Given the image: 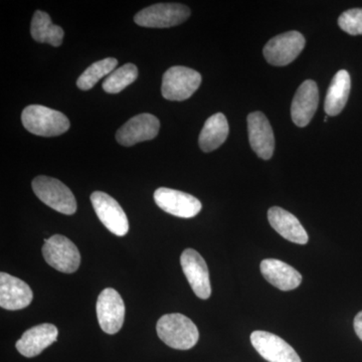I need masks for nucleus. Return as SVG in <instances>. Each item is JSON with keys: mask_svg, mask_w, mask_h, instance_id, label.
Listing matches in <instances>:
<instances>
[{"mask_svg": "<svg viewBox=\"0 0 362 362\" xmlns=\"http://www.w3.org/2000/svg\"><path fill=\"white\" fill-rule=\"evenodd\" d=\"M159 338L171 349L188 350L199 339L197 325L188 317L180 313L166 314L156 325Z\"/></svg>", "mask_w": 362, "mask_h": 362, "instance_id": "obj_1", "label": "nucleus"}, {"mask_svg": "<svg viewBox=\"0 0 362 362\" xmlns=\"http://www.w3.org/2000/svg\"><path fill=\"white\" fill-rule=\"evenodd\" d=\"M21 121L28 132L44 137L64 134L71 126L65 114L40 105L26 107L21 114Z\"/></svg>", "mask_w": 362, "mask_h": 362, "instance_id": "obj_2", "label": "nucleus"}, {"mask_svg": "<svg viewBox=\"0 0 362 362\" xmlns=\"http://www.w3.org/2000/svg\"><path fill=\"white\" fill-rule=\"evenodd\" d=\"M35 195L59 213L71 216L77 211V202L70 188L62 181L47 176H37L33 181Z\"/></svg>", "mask_w": 362, "mask_h": 362, "instance_id": "obj_3", "label": "nucleus"}, {"mask_svg": "<svg viewBox=\"0 0 362 362\" xmlns=\"http://www.w3.org/2000/svg\"><path fill=\"white\" fill-rule=\"evenodd\" d=\"M202 84L199 71L176 66L168 69L162 78V96L169 101H185L197 92Z\"/></svg>", "mask_w": 362, "mask_h": 362, "instance_id": "obj_4", "label": "nucleus"}, {"mask_svg": "<svg viewBox=\"0 0 362 362\" xmlns=\"http://www.w3.org/2000/svg\"><path fill=\"white\" fill-rule=\"evenodd\" d=\"M42 256L49 266L62 273H75L81 264L77 246L65 235H54L45 240Z\"/></svg>", "mask_w": 362, "mask_h": 362, "instance_id": "obj_5", "label": "nucleus"}, {"mask_svg": "<svg viewBox=\"0 0 362 362\" xmlns=\"http://www.w3.org/2000/svg\"><path fill=\"white\" fill-rule=\"evenodd\" d=\"M189 16V8L183 4H158L140 11L134 21L144 28H165L180 25Z\"/></svg>", "mask_w": 362, "mask_h": 362, "instance_id": "obj_6", "label": "nucleus"}, {"mask_svg": "<svg viewBox=\"0 0 362 362\" xmlns=\"http://www.w3.org/2000/svg\"><path fill=\"white\" fill-rule=\"evenodd\" d=\"M305 44V37L299 32L282 33L267 42L263 49L264 57L272 66H287L301 54Z\"/></svg>", "mask_w": 362, "mask_h": 362, "instance_id": "obj_7", "label": "nucleus"}, {"mask_svg": "<svg viewBox=\"0 0 362 362\" xmlns=\"http://www.w3.org/2000/svg\"><path fill=\"white\" fill-rule=\"evenodd\" d=\"M100 327L107 334H116L125 319V303L115 289L107 288L100 293L96 304Z\"/></svg>", "mask_w": 362, "mask_h": 362, "instance_id": "obj_8", "label": "nucleus"}, {"mask_svg": "<svg viewBox=\"0 0 362 362\" xmlns=\"http://www.w3.org/2000/svg\"><path fill=\"white\" fill-rule=\"evenodd\" d=\"M90 202L95 213L101 223L118 237H124L129 230L127 216L115 199L102 192H95L90 195Z\"/></svg>", "mask_w": 362, "mask_h": 362, "instance_id": "obj_9", "label": "nucleus"}, {"mask_svg": "<svg viewBox=\"0 0 362 362\" xmlns=\"http://www.w3.org/2000/svg\"><path fill=\"white\" fill-rule=\"evenodd\" d=\"M251 342L259 356L269 362H302L289 343L267 331H254Z\"/></svg>", "mask_w": 362, "mask_h": 362, "instance_id": "obj_10", "label": "nucleus"}, {"mask_svg": "<svg viewBox=\"0 0 362 362\" xmlns=\"http://www.w3.org/2000/svg\"><path fill=\"white\" fill-rule=\"evenodd\" d=\"M180 264L194 294L201 299H209L211 295L209 268L199 252L194 249L185 250L181 254Z\"/></svg>", "mask_w": 362, "mask_h": 362, "instance_id": "obj_11", "label": "nucleus"}, {"mask_svg": "<svg viewBox=\"0 0 362 362\" xmlns=\"http://www.w3.org/2000/svg\"><path fill=\"white\" fill-rule=\"evenodd\" d=\"M154 201L162 211L178 218H194L202 211V202L197 197L171 188L156 189Z\"/></svg>", "mask_w": 362, "mask_h": 362, "instance_id": "obj_12", "label": "nucleus"}, {"mask_svg": "<svg viewBox=\"0 0 362 362\" xmlns=\"http://www.w3.org/2000/svg\"><path fill=\"white\" fill-rule=\"evenodd\" d=\"M160 122L151 114H140L131 118L116 133V139L123 146L154 139L159 132Z\"/></svg>", "mask_w": 362, "mask_h": 362, "instance_id": "obj_13", "label": "nucleus"}, {"mask_svg": "<svg viewBox=\"0 0 362 362\" xmlns=\"http://www.w3.org/2000/svg\"><path fill=\"white\" fill-rule=\"evenodd\" d=\"M247 132L252 151L264 160L272 158L275 137L268 118L262 112H254L247 116Z\"/></svg>", "mask_w": 362, "mask_h": 362, "instance_id": "obj_14", "label": "nucleus"}, {"mask_svg": "<svg viewBox=\"0 0 362 362\" xmlns=\"http://www.w3.org/2000/svg\"><path fill=\"white\" fill-rule=\"evenodd\" d=\"M318 104V86L314 81H305L298 88L292 102L291 117L295 125L306 127L315 115Z\"/></svg>", "mask_w": 362, "mask_h": 362, "instance_id": "obj_15", "label": "nucleus"}, {"mask_svg": "<svg viewBox=\"0 0 362 362\" xmlns=\"http://www.w3.org/2000/svg\"><path fill=\"white\" fill-rule=\"evenodd\" d=\"M33 294L30 286L9 274L0 273V306L6 310L26 308L32 303Z\"/></svg>", "mask_w": 362, "mask_h": 362, "instance_id": "obj_16", "label": "nucleus"}, {"mask_svg": "<svg viewBox=\"0 0 362 362\" xmlns=\"http://www.w3.org/2000/svg\"><path fill=\"white\" fill-rule=\"evenodd\" d=\"M59 337V330L52 324L44 323L35 326L23 333L21 339L16 342V347L21 356L35 357L39 356L52 343L56 342Z\"/></svg>", "mask_w": 362, "mask_h": 362, "instance_id": "obj_17", "label": "nucleus"}, {"mask_svg": "<svg viewBox=\"0 0 362 362\" xmlns=\"http://www.w3.org/2000/svg\"><path fill=\"white\" fill-rule=\"evenodd\" d=\"M268 220L272 228L284 239L298 245L308 243V233L299 220L282 207L273 206L269 209Z\"/></svg>", "mask_w": 362, "mask_h": 362, "instance_id": "obj_18", "label": "nucleus"}, {"mask_svg": "<svg viewBox=\"0 0 362 362\" xmlns=\"http://www.w3.org/2000/svg\"><path fill=\"white\" fill-rule=\"evenodd\" d=\"M261 273L270 284L282 291L296 289L302 282V276L299 272L276 259L262 261Z\"/></svg>", "mask_w": 362, "mask_h": 362, "instance_id": "obj_19", "label": "nucleus"}, {"mask_svg": "<svg viewBox=\"0 0 362 362\" xmlns=\"http://www.w3.org/2000/svg\"><path fill=\"white\" fill-rule=\"evenodd\" d=\"M350 89L351 80L349 71H337V75L331 81L324 104V110L328 116H337L344 109L349 101Z\"/></svg>", "mask_w": 362, "mask_h": 362, "instance_id": "obj_20", "label": "nucleus"}, {"mask_svg": "<svg viewBox=\"0 0 362 362\" xmlns=\"http://www.w3.org/2000/svg\"><path fill=\"white\" fill-rule=\"evenodd\" d=\"M228 132H230V127L226 116L223 113L214 114L204 123V128L199 134V147L204 152H211L218 149L225 143Z\"/></svg>", "mask_w": 362, "mask_h": 362, "instance_id": "obj_21", "label": "nucleus"}, {"mask_svg": "<svg viewBox=\"0 0 362 362\" xmlns=\"http://www.w3.org/2000/svg\"><path fill=\"white\" fill-rule=\"evenodd\" d=\"M30 33L33 40L42 44H49L52 47L63 44V28L54 25L49 14L44 11H37L33 14Z\"/></svg>", "mask_w": 362, "mask_h": 362, "instance_id": "obj_22", "label": "nucleus"}, {"mask_svg": "<svg viewBox=\"0 0 362 362\" xmlns=\"http://www.w3.org/2000/svg\"><path fill=\"white\" fill-rule=\"evenodd\" d=\"M118 61L114 58H107L98 61L90 65L78 78V89L88 90L92 89L102 78L110 75L115 71Z\"/></svg>", "mask_w": 362, "mask_h": 362, "instance_id": "obj_23", "label": "nucleus"}, {"mask_svg": "<svg viewBox=\"0 0 362 362\" xmlns=\"http://www.w3.org/2000/svg\"><path fill=\"white\" fill-rule=\"evenodd\" d=\"M138 77V69L134 64H126L121 68L112 71L103 83L105 92L118 94L121 90L132 84Z\"/></svg>", "mask_w": 362, "mask_h": 362, "instance_id": "obj_24", "label": "nucleus"}, {"mask_svg": "<svg viewBox=\"0 0 362 362\" xmlns=\"http://www.w3.org/2000/svg\"><path fill=\"white\" fill-rule=\"evenodd\" d=\"M338 25L349 35H362V8L344 11L338 18Z\"/></svg>", "mask_w": 362, "mask_h": 362, "instance_id": "obj_25", "label": "nucleus"}, {"mask_svg": "<svg viewBox=\"0 0 362 362\" xmlns=\"http://www.w3.org/2000/svg\"><path fill=\"white\" fill-rule=\"evenodd\" d=\"M354 326L357 337H358L359 339L362 341V311L359 312L356 316V318H354Z\"/></svg>", "mask_w": 362, "mask_h": 362, "instance_id": "obj_26", "label": "nucleus"}]
</instances>
